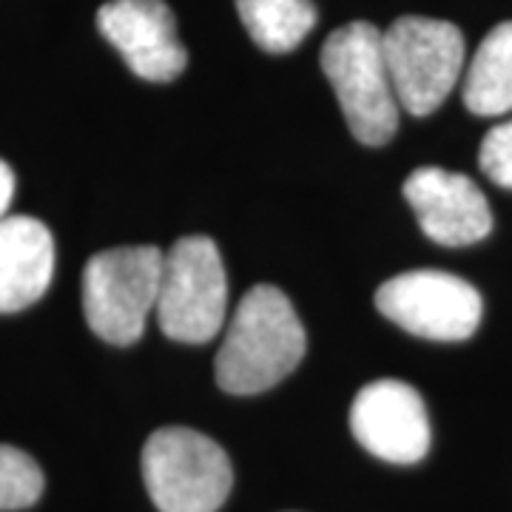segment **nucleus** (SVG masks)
Listing matches in <instances>:
<instances>
[{
	"mask_svg": "<svg viewBox=\"0 0 512 512\" xmlns=\"http://www.w3.org/2000/svg\"><path fill=\"white\" fill-rule=\"evenodd\" d=\"M305 356V328L291 299L274 285L242 296L217 353V384L234 396L265 393L291 376Z\"/></svg>",
	"mask_w": 512,
	"mask_h": 512,
	"instance_id": "obj_1",
	"label": "nucleus"
},
{
	"mask_svg": "<svg viewBox=\"0 0 512 512\" xmlns=\"http://www.w3.org/2000/svg\"><path fill=\"white\" fill-rule=\"evenodd\" d=\"M319 60L353 137L384 146L399 128L402 109L384 57V32L367 20L348 23L325 40Z\"/></svg>",
	"mask_w": 512,
	"mask_h": 512,
	"instance_id": "obj_2",
	"label": "nucleus"
},
{
	"mask_svg": "<svg viewBox=\"0 0 512 512\" xmlns=\"http://www.w3.org/2000/svg\"><path fill=\"white\" fill-rule=\"evenodd\" d=\"M165 254L154 245L100 251L83 271V311L89 328L109 345H134L157 311Z\"/></svg>",
	"mask_w": 512,
	"mask_h": 512,
	"instance_id": "obj_3",
	"label": "nucleus"
},
{
	"mask_svg": "<svg viewBox=\"0 0 512 512\" xmlns=\"http://www.w3.org/2000/svg\"><path fill=\"white\" fill-rule=\"evenodd\" d=\"M143 478L160 512H217L234 470L214 439L191 427H163L143 447Z\"/></svg>",
	"mask_w": 512,
	"mask_h": 512,
	"instance_id": "obj_4",
	"label": "nucleus"
},
{
	"mask_svg": "<svg viewBox=\"0 0 512 512\" xmlns=\"http://www.w3.org/2000/svg\"><path fill=\"white\" fill-rule=\"evenodd\" d=\"M154 316L168 339L191 345H202L225 328L228 276L214 239L183 237L168 248Z\"/></svg>",
	"mask_w": 512,
	"mask_h": 512,
	"instance_id": "obj_5",
	"label": "nucleus"
},
{
	"mask_svg": "<svg viewBox=\"0 0 512 512\" xmlns=\"http://www.w3.org/2000/svg\"><path fill=\"white\" fill-rule=\"evenodd\" d=\"M384 57L399 106L433 114L464 72V35L447 20L407 15L384 32Z\"/></svg>",
	"mask_w": 512,
	"mask_h": 512,
	"instance_id": "obj_6",
	"label": "nucleus"
},
{
	"mask_svg": "<svg viewBox=\"0 0 512 512\" xmlns=\"http://www.w3.org/2000/svg\"><path fill=\"white\" fill-rule=\"evenodd\" d=\"M376 308L407 333L439 342L473 336L481 325V293L447 271H407L376 291Z\"/></svg>",
	"mask_w": 512,
	"mask_h": 512,
	"instance_id": "obj_7",
	"label": "nucleus"
},
{
	"mask_svg": "<svg viewBox=\"0 0 512 512\" xmlns=\"http://www.w3.org/2000/svg\"><path fill=\"white\" fill-rule=\"evenodd\" d=\"M356 441L382 461L416 464L430 450V419L419 390L399 379L365 384L350 407Z\"/></svg>",
	"mask_w": 512,
	"mask_h": 512,
	"instance_id": "obj_8",
	"label": "nucleus"
},
{
	"mask_svg": "<svg viewBox=\"0 0 512 512\" xmlns=\"http://www.w3.org/2000/svg\"><path fill=\"white\" fill-rule=\"evenodd\" d=\"M97 29L128 69L148 83H171L188 66L177 20L165 0H109L97 12Z\"/></svg>",
	"mask_w": 512,
	"mask_h": 512,
	"instance_id": "obj_9",
	"label": "nucleus"
},
{
	"mask_svg": "<svg viewBox=\"0 0 512 512\" xmlns=\"http://www.w3.org/2000/svg\"><path fill=\"white\" fill-rule=\"evenodd\" d=\"M404 197L416 211L421 231L447 248L481 242L493 228L487 197L470 177L456 171L416 168L404 180Z\"/></svg>",
	"mask_w": 512,
	"mask_h": 512,
	"instance_id": "obj_10",
	"label": "nucleus"
},
{
	"mask_svg": "<svg viewBox=\"0 0 512 512\" xmlns=\"http://www.w3.org/2000/svg\"><path fill=\"white\" fill-rule=\"evenodd\" d=\"M55 274V239L35 217L0 220V313H18L46 293Z\"/></svg>",
	"mask_w": 512,
	"mask_h": 512,
	"instance_id": "obj_11",
	"label": "nucleus"
},
{
	"mask_svg": "<svg viewBox=\"0 0 512 512\" xmlns=\"http://www.w3.org/2000/svg\"><path fill=\"white\" fill-rule=\"evenodd\" d=\"M464 103L478 117L512 111V20L495 26L464 77Z\"/></svg>",
	"mask_w": 512,
	"mask_h": 512,
	"instance_id": "obj_12",
	"label": "nucleus"
},
{
	"mask_svg": "<svg viewBox=\"0 0 512 512\" xmlns=\"http://www.w3.org/2000/svg\"><path fill=\"white\" fill-rule=\"evenodd\" d=\"M237 9L251 40L271 55L293 52L319 18L311 0H237Z\"/></svg>",
	"mask_w": 512,
	"mask_h": 512,
	"instance_id": "obj_13",
	"label": "nucleus"
},
{
	"mask_svg": "<svg viewBox=\"0 0 512 512\" xmlns=\"http://www.w3.org/2000/svg\"><path fill=\"white\" fill-rule=\"evenodd\" d=\"M43 470L29 453L0 444V512L26 510L43 493Z\"/></svg>",
	"mask_w": 512,
	"mask_h": 512,
	"instance_id": "obj_14",
	"label": "nucleus"
},
{
	"mask_svg": "<svg viewBox=\"0 0 512 512\" xmlns=\"http://www.w3.org/2000/svg\"><path fill=\"white\" fill-rule=\"evenodd\" d=\"M481 171L493 180L495 185L512 188V120L495 126L478 151Z\"/></svg>",
	"mask_w": 512,
	"mask_h": 512,
	"instance_id": "obj_15",
	"label": "nucleus"
},
{
	"mask_svg": "<svg viewBox=\"0 0 512 512\" xmlns=\"http://www.w3.org/2000/svg\"><path fill=\"white\" fill-rule=\"evenodd\" d=\"M12 197H15V174H12L9 165L0 160V220L6 217Z\"/></svg>",
	"mask_w": 512,
	"mask_h": 512,
	"instance_id": "obj_16",
	"label": "nucleus"
}]
</instances>
